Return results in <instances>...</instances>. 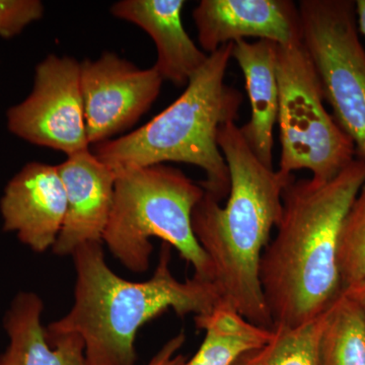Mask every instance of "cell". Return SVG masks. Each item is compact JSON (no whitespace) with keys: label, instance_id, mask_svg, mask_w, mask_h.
<instances>
[{"label":"cell","instance_id":"cell-9","mask_svg":"<svg viewBox=\"0 0 365 365\" xmlns=\"http://www.w3.org/2000/svg\"><path fill=\"white\" fill-rule=\"evenodd\" d=\"M163 79L155 67L139 68L116 53L81 62V93L90 145L130 128L155 102Z\"/></svg>","mask_w":365,"mask_h":365},{"label":"cell","instance_id":"cell-15","mask_svg":"<svg viewBox=\"0 0 365 365\" xmlns=\"http://www.w3.org/2000/svg\"><path fill=\"white\" fill-rule=\"evenodd\" d=\"M232 59L244 73L251 106V117L240 130L256 157L274 168L273 134L279 109L276 44L265 40L239 41L232 46Z\"/></svg>","mask_w":365,"mask_h":365},{"label":"cell","instance_id":"cell-19","mask_svg":"<svg viewBox=\"0 0 365 365\" xmlns=\"http://www.w3.org/2000/svg\"><path fill=\"white\" fill-rule=\"evenodd\" d=\"M338 271L341 290L365 283V184L348 211L340 230Z\"/></svg>","mask_w":365,"mask_h":365},{"label":"cell","instance_id":"cell-13","mask_svg":"<svg viewBox=\"0 0 365 365\" xmlns=\"http://www.w3.org/2000/svg\"><path fill=\"white\" fill-rule=\"evenodd\" d=\"M184 0H121L111 13L150 36L157 46L155 69L163 81L187 86L209 55L190 38L182 23Z\"/></svg>","mask_w":365,"mask_h":365},{"label":"cell","instance_id":"cell-14","mask_svg":"<svg viewBox=\"0 0 365 365\" xmlns=\"http://www.w3.org/2000/svg\"><path fill=\"white\" fill-rule=\"evenodd\" d=\"M42 299L33 292L14 297L4 318L9 345L0 365H90L83 338L53 333L42 326Z\"/></svg>","mask_w":365,"mask_h":365},{"label":"cell","instance_id":"cell-22","mask_svg":"<svg viewBox=\"0 0 365 365\" xmlns=\"http://www.w3.org/2000/svg\"><path fill=\"white\" fill-rule=\"evenodd\" d=\"M343 294L351 297L359 304L365 319V283L364 284L359 285V287L350 288V289L346 290Z\"/></svg>","mask_w":365,"mask_h":365},{"label":"cell","instance_id":"cell-1","mask_svg":"<svg viewBox=\"0 0 365 365\" xmlns=\"http://www.w3.org/2000/svg\"><path fill=\"white\" fill-rule=\"evenodd\" d=\"M364 184L365 162L356 158L331 181L294 178L285 187L277 232L259 271L273 329L311 323L342 294L340 230Z\"/></svg>","mask_w":365,"mask_h":365},{"label":"cell","instance_id":"cell-16","mask_svg":"<svg viewBox=\"0 0 365 365\" xmlns=\"http://www.w3.org/2000/svg\"><path fill=\"white\" fill-rule=\"evenodd\" d=\"M205 339L184 365H235L242 355L267 344L273 330L250 323L232 307L220 304L212 313L195 317Z\"/></svg>","mask_w":365,"mask_h":365},{"label":"cell","instance_id":"cell-18","mask_svg":"<svg viewBox=\"0 0 365 365\" xmlns=\"http://www.w3.org/2000/svg\"><path fill=\"white\" fill-rule=\"evenodd\" d=\"M324 314L297 328L273 329L272 338L267 344L247 352L235 365H319L318 346Z\"/></svg>","mask_w":365,"mask_h":365},{"label":"cell","instance_id":"cell-17","mask_svg":"<svg viewBox=\"0 0 365 365\" xmlns=\"http://www.w3.org/2000/svg\"><path fill=\"white\" fill-rule=\"evenodd\" d=\"M319 365H365V319L359 304L345 294L324 314Z\"/></svg>","mask_w":365,"mask_h":365},{"label":"cell","instance_id":"cell-12","mask_svg":"<svg viewBox=\"0 0 365 365\" xmlns=\"http://www.w3.org/2000/svg\"><path fill=\"white\" fill-rule=\"evenodd\" d=\"M66 192V215L53 246L58 256L72 255L83 245L102 242L111 216L116 175L88 150L57 165Z\"/></svg>","mask_w":365,"mask_h":365},{"label":"cell","instance_id":"cell-23","mask_svg":"<svg viewBox=\"0 0 365 365\" xmlns=\"http://www.w3.org/2000/svg\"><path fill=\"white\" fill-rule=\"evenodd\" d=\"M355 11H356L359 31L365 38V0H357V1H355Z\"/></svg>","mask_w":365,"mask_h":365},{"label":"cell","instance_id":"cell-2","mask_svg":"<svg viewBox=\"0 0 365 365\" xmlns=\"http://www.w3.org/2000/svg\"><path fill=\"white\" fill-rule=\"evenodd\" d=\"M217 143L230 172L227 204L204 194L192 213V227L212 264L222 304L250 323L273 330L259 271L280 222L283 191L295 177L264 165L237 122L220 127Z\"/></svg>","mask_w":365,"mask_h":365},{"label":"cell","instance_id":"cell-7","mask_svg":"<svg viewBox=\"0 0 365 365\" xmlns=\"http://www.w3.org/2000/svg\"><path fill=\"white\" fill-rule=\"evenodd\" d=\"M302 42L318 76L324 100L365 162V49L355 1L302 0Z\"/></svg>","mask_w":365,"mask_h":365},{"label":"cell","instance_id":"cell-11","mask_svg":"<svg viewBox=\"0 0 365 365\" xmlns=\"http://www.w3.org/2000/svg\"><path fill=\"white\" fill-rule=\"evenodd\" d=\"M4 230L37 253L53 248L66 215V192L57 165L26 163L0 199Z\"/></svg>","mask_w":365,"mask_h":365},{"label":"cell","instance_id":"cell-5","mask_svg":"<svg viewBox=\"0 0 365 365\" xmlns=\"http://www.w3.org/2000/svg\"><path fill=\"white\" fill-rule=\"evenodd\" d=\"M115 197L103 242L135 273L150 268L153 246L158 237L174 247L193 266L196 279L215 282V271L199 245L192 213L205 191L181 170L165 165L115 173Z\"/></svg>","mask_w":365,"mask_h":365},{"label":"cell","instance_id":"cell-10","mask_svg":"<svg viewBox=\"0 0 365 365\" xmlns=\"http://www.w3.org/2000/svg\"><path fill=\"white\" fill-rule=\"evenodd\" d=\"M193 19L208 55L247 38L277 45L302 40L299 6L290 0H201Z\"/></svg>","mask_w":365,"mask_h":365},{"label":"cell","instance_id":"cell-20","mask_svg":"<svg viewBox=\"0 0 365 365\" xmlns=\"http://www.w3.org/2000/svg\"><path fill=\"white\" fill-rule=\"evenodd\" d=\"M43 14L44 6L40 0H0V37H16Z\"/></svg>","mask_w":365,"mask_h":365},{"label":"cell","instance_id":"cell-6","mask_svg":"<svg viewBox=\"0 0 365 365\" xmlns=\"http://www.w3.org/2000/svg\"><path fill=\"white\" fill-rule=\"evenodd\" d=\"M279 86V170H309L318 182L331 181L356 158L354 143L327 111L321 85L302 40L276 44Z\"/></svg>","mask_w":365,"mask_h":365},{"label":"cell","instance_id":"cell-21","mask_svg":"<svg viewBox=\"0 0 365 365\" xmlns=\"http://www.w3.org/2000/svg\"><path fill=\"white\" fill-rule=\"evenodd\" d=\"M185 341H186L185 334H178L163 346L162 349L151 359L148 365H184L186 359L184 355L177 354V353L184 345Z\"/></svg>","mask_w":365,"mask_h":365},{"label":"cell","instance_id":"cell-8","mask_svg":"<svg viewBox=\"0 0 365 365\" xmlns=\"http://www.w3.org/2000/svg\"><path fill=\"white\" fill-rule=\"evenodd\" d=\"M11 133L67 157L90 148L81 93V62L50 54L36 67L32 91L6 112Z\"/></svg>","mask_w":365,"mask_h":365},{"label":"cell","instance_id":"cell-4","mask_svg":"<svg viewBox=\"0 0 365 365\" xmlns=\"http://www.w3.org/2000/svg\"><path fill=\"white\" fill-rule=\"evenodd\" d=\"M230 43L209 54L179 98L140 128L93 146V153L114 173L182 163L205 173L206 194L222 203L230 188V172L220 146L222 125L237 122L241 91L225 81L232 59Z\"/></svg>","mask_w":365,"mask_h":365},{"label":"cell","instance_id":"cell-3","mask_svg":"<svg viewBox=\"0 0 365 365\" xmlns=\"http://www.w3.org/2000/svg\"><path fill=\"white\" fill-rule=\"evenodd\" d=\"M72 257L76 271L73 307L46 329L81 336L90 365L135 364L137 332L167 309L181 317H200L222 304L215 282L176 279L167 242H163L155 274L144 282H132L113 272L102 242L83 245Z\"/></svg>","mask_w":365,"mask_h":365}]
</instances>
